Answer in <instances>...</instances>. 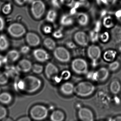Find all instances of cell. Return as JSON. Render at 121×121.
<instances>
[{
    "mask_svg": "<svg viewBox=\"0 0 121 121\" xmlns=\"http://www.w3.org/2000/svg\"><path fill=\"white\" fill-rule=\"evenodd\" d=\"M53 55L57 60L62 63L69 62L71 60L70 52L67 48L64 47H57L53 50Z\"/></svg>",
    "mask_w": 121,
    "mask_h": 121,
    "instance_id": "obj_6",
    "label": "cell"
},
{
    "mask_svg": "<svg viewBox=\"0 0 121 121\" xmlns=\"http://www.w3.org/2000/svg\"><path fill=\"white\" fill-rule=\"evenodd\" d=\"M102 23L100 20H98L95 23L94 27V30L95 32L97 33H99L100 32L102 26Z\"/></svg>",
    "mask_w": 121,
    "mask_h": 121,
    "instance_id": "obj_39",
    "label": "cell"
},
{
    "mask_svg": "<svg viewBox=\"0 0 121 121\" xmlns=\"http://www.w3.org/2000/svg\"><path fill=\"white\" fill-rule=\"evenodd\" d=\"M33 55L35 59L40 62H45L50 58L49 53L46 50L41 48L35 49L33 52Z\"/></svg>",
    "mask_w": 121,
    "mask_h": 121,
    "instance_id": "obj_12",
    "label": "cell"
},
{
    "mask_svg": "<svg viewBox=\"0 0 121 121\" xmlns=\"http://www.w3.org/2000/svg\"><path fill=\"white\" fill-rule=\"evenodd\" d=\"M113 13L114 14L117 20L121 23V8L116 11Z\"/></svg>",
    "mask_w": 121,
    "mask_h": 121,
    "instance_id": "obj_43",
    "label": "cell"
},
{
    "mask_svg": "<svg viewBox=\"0 0 121 121\" xmlns=\"http://www.w3.org/2000/svg\"><path fill=\"white\" fill-rule=\"evenodd\" d=\"M89 36L90 40L92 42H96L99 40V33L96 32L94 30L90 31Z\"/></svg>",
    "mask_w": 121,
    "mask_h": 121,
    "instance_id": "obj_33",
    "label": "cell"
},
{
    "mask_svg": "<svg viewBox=\"0 0 121 121\" xmlns=\"http://www.w3.org/2000/svg\"><path fill=\"white\" fill-rule=\"evenodd\" d=\"M81 7H84L87 9L89 8L91 6L90 2L88 0H79Z\"/></svg>",
    "mask_w": 121,
    "mask_h": 121,
    "instance_id": "obj_41",
    "label": "cell"
},
{
    "mask_svg": "<svg viewBox=\"0 0 121 121\" xmlns=\"http://www.w3.org/2000/svg\"><path fill=\"white\" fill-rule=\"evenodd\" d=\"M51 5L56 9H60L61 7V3L60 0H50Z\"/></svg>",
    "mask_w": 121,
    "mask_h": 121,
    "instance_id": "obj_38",
    "label": "cell"
},
{
    "mask_svg": "<svg viewBox=\"0 0 121 121\" xmlns=\"http://www.w3.org/2000/svg\"><path fill=\"white\" fill-rule=\"evenodd\" d=\"M102 25L107 29L113 28L115 25L113 20L110 15L106 16L103 18Z\"/></svg>",
    "mask_w": 121,
    "mask_h": 121,
    "instance_id": "obj_27",
    "label": "cell"
},
{
    "mask_svg": "<svg viewBox=\"0 0 121 121\" xmlns=\"http://www.w3.org/2000/svg\"><path fill=\"white\" fill-rule=\"evenodd\" d=\"M73 7H74V8H75L77 9L80 8V7H81L80 2L79 1H75Z\"/></svg>",
    "mask_w": 121,
    "mask_h": 121,
    "instance_id": "obj_50",
    "label": "cell"
},
{
    "mask_svg": "<svg viewBox=\"0 0 121 121\" xmlns=\"http://www.w3.org/2000/svg\"><path fill=\"white\" fill-rule=\"evenodd\" d=\"M13 97L10 93L4 92L0 94V103L1 104H9L13 101Z\"/></svg>",
    "mask_w": 121,
    "mask_h": 121,
    "instance_id": "obj_23",
    "label": "cell"
},
{
    "mask_svg": "<svg viewBox=\"0 0 121 121\" xmlns=\"http://www.w3.org/2000/svg\"><path fill=\"white\" fill-rule=\"evenodd\" d=\"M10 77L9 74L6 71L0 73V85L6 84Z\"/></svg>",
    "mask_w": 121,
    "mask_h": 121,
    "instance_id": "obj_29",
    "label": "cell"
},
{
    "mask_svg": "<svg viewBox=\"0 0 121 121\" xmlns=\"http://www.w3.org/2000/svg\"><path fill=\"white\" fill-rule=\"evenodd\" d=\"M108 68L102 67L96 71L87 73V77L89 79L99 82H103L109 77L110 72Z\"/></svg>",
    "mask_w": 121,
    "mask_h": 121,
    "instance_id": "obj_3",
    "label": "cell"
},
{
    "mask_svg": "<svg viewBox=\"0 0 121 121\" xmlns=\"http://www.w3.org/2000/svg\"><path fill=\"white\" fill-rule=\"evenodd\" d=\"M74 20L72 16L69 14H63L60 20V25L64 27H69L74 23Z\"/></svg>",
    "mask_w": 121,
    "mask_h": 121,
    "instance_id": "obj_20",
    "label": "cell"
},
{
    "mask_svg": "<svg viewBox=\"0 0 121 121\" xmlns=\"http://www.w3.org/2000/svg\"><path fill=\"white\" fill-rule=\"evenodd\" d=\"M2 121H13V119L9 118V117H6L5 118L2 120Z\"/></svg>",
    "mask_w": 121,
    "mask_h": 121,
    "instance_id": "obj_54",
    "label": "cell"
},
{
    "mask_svg": "<svg viewBox=\"0 0 121 121\" xmlns=\"http://www.w3.org/2000/svg\"><path fill=\"white\" fill-rule=\"evenodd\" d=\"M2 63H2V62L0 60V68L2 66Z\"/></svg>",
    "mask_w": 121,
    "mask_h": 121,
    "instance_id": "obj_58",
    "label": "cell"
},
{
    "mask_svg": "<svg viewBox=\"0 0 121 121\" xmlns=\"http://www.w3.org/2000/svg\"><path fill=\"white\" fill-rule=\"evenodd\" d=\"M67 45L68 48L70 49H74L76 47L75 43L72 42H68L67 43Z\"/></svg>",
    "mask_w": 121,
    "mask_h": 121,
    "instance_id": "obj_46",
    "label": "cell"
},
{
    "mask_svg": "<svg viewBox=\"0 0 121 121\" xmlns=\"http://www.w3.org/2000/svg\"><path fill=\"white\" fill-rule=\"evenodd\" d=\"M5 22L4 19L0 16V32L3 30L5 27Z\"/></svg>",
    "mask_w": 121,
    "mask_h": 121,
    "instance_id": "obj_44",
    "label": "cell"
},
{
    "mask_svg": "<svg viewBox=\"0 0 121 121\" xmlns=\"http://www.w3.org/2000/svg\"><path fill=\"white\" fill-rule=\"evenodd\" d=\"M9 47V42L7 37L4 35H0V51L4 52Z\"/></svg>",
    "mask_w": 121,
    "mask_h": 121,
    "instance_id": "obj_26",
    "label": "cell"
},
{
    "mask_svg": "<svg viewBox=\"0 0 121 121\" xmlns=\"http://www.w3.org/2000/svg\"><path fill=\"white\" fill-rule=\"evenodd\" d=\"M96 0V2L97 4L98 5H100L102 4L101 0Z\"/></svg>",
    "mask_w": 121,
    "mask_h": 121,
    "instance_id": "obj_55",
    "label": "cell"
},
{
    "mask_svg": "<svg viewBox=\"0 0 121 121\" xmlns=\"http://www.w3.org/2000/svg\"><path fill=\"white\" fill-rule=\"evenodd\" d=\"M52 36L55 39H61L64 36V33L61 29H58L53 33Z\"/></svg>",
    "mask_w": 121,
    "mask_h": 121,
    "instance_id": "obj_35",
    "label": "cell"
},
{
    "mask_svg": "<svg viewBox=\"0 0 121 121\" xmlns=\"http://www.w3.org/2000/svg\"><path fill=\"white\" fill-rule=\"evenodd\" d=\"M26 40L28 44L32 47H36L40 43V39L37 34L33 32L28 33L26 35Z\"/></svg>",
    "mask_w": 121,
    "mask_h": 121,
    "instance_id": "obj_14",
    "label": "cell"
},
{
    "mask_svg": "<svg viewBox=\"0 0 121 121\" xmlns=\"http://www.w3.org/2000/svg\"><path fill=\"white\" fill-rule=\"evenodd\" d=\"M77 13V9L74 8V7L71 8V9H70V15L73 16L74 15H76Z\"/></svg>",
    "mask_w": 121,
    "mask_h": 121,
    "instance_id": "obj_48",
    "label": "cell"
},
{
    "mask_svg": "<svg viewBox=\"0 0 121 121\" xmlns=\"http://www.w3.org/2000/svg\"><path fill=\"white\" fill-rule=\"evenodd\" d=\"M7 30L9 35L15 38L21 37L26 33L25 27L18 23H13L10 25L8 27Z\"/></svg>",
    "mask_w": 121,
    "mask_h": 121,
    "instance_id": "obj_9",
    "label": "cell"
},
{
    "mask_svg": "<svg viewBox=\"0 0 121 121\" xmlns=\"http://www.w3.org/2000/svg\"><path fill=\"white\" fill-rule=\"evenodd\" d=\"M78 116L82 121H94V119L93 112L88 108L84 107L80 109Z\"/></svg>",
    "mask_w": 121,
    "mask_h": 121,
    "instance_id": "obj_13",
    "label": "cell"
},
{
    "mask_svg": "<svg viewBox=\"0 0 121 121\" xmlns=\"http://www.w3.org/2000/svg\"><path fill=\"white\" fill-rule=\"evenodd\" d=\"M57 17V13L55 10L50 9L48 11L46 16V20L47 21L51 23L55 22Z\"/></svg>",
    "mask_w": 121,
    "mask_h": 121,
    "instance_id": "obj_28",
    "label": "cell"
},
{
    "mask_svg": "<svg viewBox=\"0 0 121 121\" xmlns=\"http://www.w3.org/2000/svg\"><path fill=\"white\" fill-rule=\"evenodd\" d=\"M43 44L47 49L52 51H53L57 47L56 42L51 38H45L43 40Z\"/></svg>",
    "mask_w": 121,
    "mask_h": 121,
    "instance_id": "obj_25",
    "label": "cell"
},
{
    "mask_svg": "<svg viewBox=\"0 0 121 121\" xmlns=\"http://www.w3.org/2000/svg\"><path fill=\"white\" fill-rule=\"evenodd\" d=\"M71 67L72 71L77 74H86L88 72L89 65L86 60L83 58L74 59L71 62Z\"/></svg>",
    "mask_w": 121,
    "mask_h": 121,
    "instance_id": "obj_5",
    "label": "cell"
},
{
    "mask_svg": "<svg viewBox=\"0 0 121 121\" xmlns=\"http://www.w3.org/2000/svg\"><path fill=\"white\" fill-rule=\"evenodd\" d=\"M74 85L72 82H67L61 85L60 90L63 94L69 96L74 92Z\"/></svg>",
    "mask_w": 121,
    "mask_h": 121,
    "instance_id": "obj_16",
    "label": "cell"
},
{
    "mask_svg": "<svg viewBox=\"0 0 121 121\" xmlns=\"http://www.w3.org/2000/svg\"><path fill=\"white\" fill-rule=\"evenodd\" d=\"M45 73L48 79L53 80L56 76L59 74V69L54 63L49 62L46 65L45 67Z\"/></svg>",
    "mask_w": 121,
    "mask_h": 121,
    "instance_id": "obj_11",
    "label": "cell"
},
{
    "mask_svg": "<svg viewBox=\"0 0 121 121\" xmlns=\"http://www.w3.org/2000/svg\"><path fill=\"white\" fill-rule=\"evenodd\" d=\"M40 79L33 75H27L17 82V88L26 94H32L37 91L42 86Z\"/></svg>",
    "mask_w": 121,
    "mask_h": 121,
    "instance_id": "obj_1",
    "label": "cell"
},
{
    "mask_svg": "<svg viewBox=\"0 0 121 121\" xmlns=\"http://www.w3.org/2000/svg\"><path fill=\"white\" fill-rule=\"evenodd\" d=\"M119 52L121 54V46H120L119 48Z\"/></svg>",
    "mask_w": 121,
    "mask_h": 121,
    "instance_id": "obj_57",
    "label": "cell"
},
{
    "mask_svg": "<svg viewBox=\"0 0 121 121\" xmlns=\"http://www.w3.org/2000/svg\"><path fill=\"white\" fill-rule=\"evenodd\" d=\"M45 4L41 0H35L31 3V13L36 19L41 18L45 14Z\"/></svg>",
    "mask_w": 121,
    "mask_h": 121,
    "instance_id": "obj_7",
    "label": "cell"
},
{
    "mask_svg": "<svg viewBox=\"0 0 121 121\" xmlns=\"http://www.w3.org/2000/svg\"><path fill=\"white\" fill-rule=\"evenodd\" d=\"M117 56V52L113 49L106 50L102 55L103 59L106 62H111L116 60Z\"/></svg>",
    "mask_w": 121,
    "mask_h": 121,
    "instance_id": "obj_19",
    "label": "cell"
},
{
    "mask_svg": "<svg viewBox=\"0 0 121 121\" xmlns=\"http://www.w3.org/2000/svg\"><path fill=\"white\" fill-rule=\"evenodd\" d=\"M110 36V34L108 32L104 31L99 35V40L103 43H106L109 41Z\"/></svg>",
    "mask_w": 121,
    "mask_h": 121,
    "instance_id": "obj_32",
    "label": "cell"
},
{
    "mask_svg": "<svg viewBox=\"0 0 121 121\" xmlns=\"http://www.w3.org/2000/svg\"><path fill=\"white\" fill-rule=\"evenodd\" d=\"M32 65L30 60L23 59L18 62L16 67L19 72L28 73L32 69Z\"/></svg>",
    "mask_w": 121,
    "mask_h": 121,
    "instance_id": "obj_15",
    "label": "cell"
},
{
    "mask_svg": "<svg viewBox=\"0 0 121 121\" xmlns=\"http://www.w3.org/2000/svg\"><path fill=\"white\" fill-rule=\"evenodd\" d=\"M16 121H31V120L29 117L23 116L21 117Z\"/></svg>",
    "mask_w": 121,
    "mask_h": 121,
    "instance_id": "obj_47",
    "label": "cell"
},
{
    "mask_svg": "<svg viewBox=\"0 0 121 121\" xmlns=\"http://www.w3.org/2000/svg\"><path fill=\"white\" fill-rule=\"evenodd\" d=\"M86 53L88 58L91 60L93 66H95L101 56V49L98 45H91L87 48Z\"/></svg>",
    "mask_w": 121,
    "mask_h": 121,
    "instance_id": "obj_8",
    "label": "cell"
},
{
    "mask_svg": "<svg viewBox=\"0 0 121 121\" xmlns=\"http://www.w3.org/2000/svg\"><path fill=\"white\" fill-rule=\"evenodd\" d=\"M20 52L16 50H11L8 52L6 57L8 61L14 62H16L20 58Z\"/></svg>",
    "mask_w": 121,
    "mask_h": 121,
    "instance_id": "obj_22",
    "label": "cell"
},
{
    "mask_svg": "<svg viewBox=\"0 0 121 121\" xmlns=\"http://www.w3.org/2000/svg\"><path fill=\"white\" fill-rule=\"evenodd\" d=\"M108 13L109 14V11H108L106 9H103L100 11V17L102 18H104L105 16H107V14Z\"/></svg>",
    "mask_w": 121,
    "mask_h": 121,
    "instance_id": "obj_45",
    "label": "cell"
},
{
    "mask_svg": "<svg viewBox=\"0 0 121 121\" xmlns=\"http://www.w3.org/2000/svg\"><path fill=\"white\" fill-rule=\"evenodd\" d=\"M121 65L120 62L118 60H114L110 62L108 65V69L109 71L115 72L118 70L120 68Z\"/></svg>",
    "mask_w": 121,
    "mask_h": 121,
    "instance_id": "obj_30",
    "label": "cell"
},
{
    "mask_svg": "<svg viewBox=\"0 0 121 121\" xmlns=\"http://www.w3.org/2000/svg\"><path fill=\"white\" fill-rule=\"evenodd\" d=\"M50 119L51 121H63L65 115L62 111L55 110L51 113Z\"/></svg>",
    "mask_w": 121,
    "mask_h": 121,
    "instance_id": "obj_24",
    "label": "cell"
},
{
    "mask_svg": "<svg viewBox=\"0 0 121 121\" xmlns=\"http://www.w3.org/2000/svg\"><path fill=\"white\" fill-rule=\"evenodd\" d=\"M42 30L44 33L48 35L52 32L53 28L50 26L45 25L43 28Z\"/></svg>",
    "mask_w": 121,
    "mask_h": 121,
    "instance_id": "obj_40",
    "label": "cell"
},
{
    "mask_svg": "<svg viewBox=\"0 0 121 121\" xmlns=\"http://www.w3.org/2000/svg\"><path fill=\"white\" fill-rule=\"evenodd\" d=\"M72 77L71 72L68 70H65L62 71L60 74L56 76L53 79L54 82L57 84L60 83L62 81H67L69 79Z\"/></svg>",
    "mask_w": 121,
    "mask_h": 121,
    "instance_id": "obj_18",
    "label": "cell"
},
{
    "mask_svg": "<svg viewBox=\"0 0 121 121\" xmlns=\"http://www.w3.org/2000/svg\"><path fill=\"white\" fill-rule=\"evenodd\" d=\"M101 2L102 4H104L106 6L109 5V4L107 0H101Z\"/></svg>",
    "mask_w": 121,
    "mask_h": 121,
    "instance_id": "obj_52",
    "label": "cell"
},
{
    "mask_svg": "<svg viewBox=\"0 0 121 121\" xmlns=\"http://www.w3.org/2000/svg\"><path fill=\"white\" fill-rule=\"evenodd\" d=\"M95 89V85L92 82L90 81H82L75 86L74 93L81 97H87L92 95Z\"/></svg>",
    "mask_w": 121,
    "mask_h": 121,
    "instance_id": "obj_2",
    "label": "cell"
},
{
    "mask_svg": "<svg viewBox=\"0 0 121 121\" xmlns=\"http://www.w3.org/2000/svg\"><path fill=\"white\" fill-rule=\"evenodd\" d=\"M8 111L5 107L0 104V120L2 121L7 117Z\"/></svg>",
    "mask_w": 121,
    "mask_h": 121,
    "instance_id": "obj_36",
    "label": "cell"
},
{
    "mask_svg": "<svg viewBox=\"0 0 121 121\" xmlns=\"http://www.w3.org/2000/svg\"><path fill=\"white\" fill-rule=\"evenodd\" d=\"M112 121H121V116H118L114 118Z\"/></svg>",
    "mask_w": 121,
    "mask_h": 121,
    "instance_id": "obj_53",
    "label": "cell"
},
{
    "mask_svg": "<svg viewBox=\"0 0 121 121\" xmlns=\"http://www.w3.org/2000/svg\"><path fill=\"white\" fill-rule=\"evenodd\" d=\"M73 38L75 43L82 47L88 46L90 41L89 35L82 30H79L75 33Z\"/></svg>",
    "mask_w": 121,
    "mask_h": 121,
    "instance_id": "obj_10",
    "label": "cell"
},
{
    "mask_svg": "<svg viewBox=\"0 0 121 121\" xmlns=\"http://www.w3.org/2000/svg\"><path fill=\"white\" fill-rule=\"evenodd\" d=\"M109 5H114L116 3L117 0H107Z\"/></svg>",
    "mask_w": 121,
    "mask_h": 121,
    "instance_id": "obj_51",
    "label": "cell"
},
{
    "mask_svg": "<svg viewBox=\"0 0 121 121\" xmlns=\"http://www.w3.org/2000/svg\"><path fill=\"white\" fill-rule=\"evenodd\" d=\"M30 51V47L27 45H24L22 46L20 49V52L23 54H26L29 53Z\"/></svg>",
    "mask_w": 121,
    "mask_h": 121,
    "instance_id": "obj_42",
    "label": "cell"
},
{
    "mask_svg": "<svg viewBox=\"0 0 121 121\" xmlns=\"http://www.w3.org/2000/svg\"></svg>",
    "mask_w": 121,
    "mask_h": 121,
    "instance_id": "obj_60",
    "label": "cell"
},
{
    "mask_svg": "<svg viewBox=\"0 0 121 121\" xmlns=\"http://www.w3.org/2000/svg\"><path fill=\"white\" fill-rule=\"evenodd\" d=\"M109 89L113 94H118L121 90V84L118 80L113 79L110 83Z\"/></svg>",
    "mask_w": 121,
    "mask_h": 121,
    "instance_id": "obj_21",
    "label": "cell"
},
{
    "mask_svg": "<svg viewBox=\"0 0 121 121\" xmlns=\"http://www.w3.org/2000/svg\"><path fill=\"white\" fill-rule=\"evenodd\" d=\"M76 16L77 23L80 26L85 27L89 24L90 17L88 14L84 12H80L77 13Z\"/></svg>",
    "mask_w": 121,
    "mask_h": 121,
    "instance_id": "obj_17",
    "label": "cell"
},
{
    "mask_svg": "<svg viewBox=\"0 0 121 121\" xmlns=\"http://www.w3.org/2000/svg\"></svg>",
    "mask_w": 121,
    "mask_h": 121,
    "instance_id": "obj_59",
    "label": "cell"
},
{
    "mask_svg": "<svg viewBox=\"0 0 121 121\" xmlns=\"http://www.w3.org/2000/svg\"><path fill=\"white\" fill-rule=\"evenodd\" d=\"M33 73L36 74H40L42 73L44 70V67L42 65L35 63L32 65V69Z\"/></svg>",
    "mask_w": 121,
    "mask_h": 121,
    "instance_id": "obj_31",
    "label": "cell"
},
{
    "mask_svg": "<svg viewBox=\"0 0 121 121\" xmlns=\"http://www.w3.org/2000/svg\"><path fill=\"white\" fill-rule=\"evenodd\" d=\"M12 9V5L11 4H6L4 5L2 8V13L5 15H8L11 12Z\"/></svg>",
    "mask_w": 121,
    "mask_h": 121,
    "instance_id": "obj_34",
    "label": "cell"
},
{
    "mask_svg": "<svg viewBox=\"0 0 121 121\" xmlns=\"http://www.w3.org/2000/svg\"><path fill=\"white\" fill-rule=\"evenodd\" d=\"M61 4H64L68 7L72 8L75 3V0H60Z\"/></svg>",
    "mask_w": 121,
    "mask_h": 121,
    "instance_id": "obj_37",
    "label": "cell"
},
{
    "mask_svg": "<svg viewBox=\"0 0 121 121\" xmlns=\"http://www.w3.org/2000/svg\"><path fill=\"white\" fill-rule=\"evenodd\" d=\"M35 0H26V3H32Z\"/></svg>",
    "mask_w": 121,
    "mask_h": 121,
    "instance_id": "obj_56",
    "label": "cell"
},
{
    "mask_svg": "<svg viewBox=\"0 0 121 121\" xmlns=\"http://www.w3.org/2000/svg\"><path fill=\"white\" fill-rule=\"evenodd\" d=\"M14 1L19 5H22L26 3V0H14Z\"/></svg>",
    "mask_w": 121,
    "mask_h": 121,
    "instance_id": "obj_49",
    "label": "cell"
},
{
    "mask_svg": "<svg viewBox=\"0 0 121 121\" xmlns=\"http://www.w3.org/2000/svg\"><path fill=\"white\" fill-rule=\"evenodd\" d=\"M48 113L47 108L45 106L40 104L33 106L30 111V118L37 121H43L47 118Z\"/></svg>",
    "mask_w": 121,
    "mask_h": 121,
    "instance_id": "obj_4",
    "label": "cell"
}]
</instances>
